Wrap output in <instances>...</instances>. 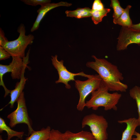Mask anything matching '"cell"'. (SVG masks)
Returning <instances> with one entry per match:
<instances>
[{"label": "cell", "mask_w": 140, "mask_h": 140, "mask_svg": "<svg viewBox=\"0 0 140 140\" xmlns=\"http://www.w3.org/2000/svg\"><path fill=\"white\" fill-rule=\"evenodd\" d=\"M48 140H64L63 133L57 130L51 129Z\"/></svg>", "instance_id": "cell-22"}, {"label": "cell", "mask_w": 140, "mask_h": 140, "mask_svg": "<svg viewBox=\"0 0 140 140\" xmlns=\"http://www.w3.org/2000/svg\"><path fill=\"white\" fill-rule=\"evenodd\" d=\"M110 9L104 8L101 10H93L92 9L91 17L92 20L95 24H97L102 21L103 18L107 15Z\"/></svg>", "instance_id": "cell-18"}, {"label": "cell", "mask_w": 140, "mask_h": 140, "mask_svg": "<svg viewBox=\"0 0 140 140\" xmlns=\"http://www.w3.org/2000/svg\"><path fill=\"white\" fill-rule=\"evenodd\" d=\"M16 102L17 104L16 109L7 116L9 120V125L12 128L19 124H27L28 131V135L29 136L34 130L32 127V121L28 113L24 92L19 97Z\"/></svg>", "instance_id": "cell-5"}, {"label": "cell", "mask_w": 140, "mask_h": 140, "mask_svg": "<svg viewBox=\"0 0 140 140\" xmlns=\"http://www.w3.org/2000/svg\"><path fill=\"white\" fill-rule=\"evenodd\" d=\"M92 57L94 61L87 62L86 66L98 74L109 90L126 92L128 86L121 82L124 77L117 66L104 59L98 58L93 55Z\"/></svg>", "instance_id": "cell-1"}, {"label": "cell", "mask_w": 140, "mask_h": 140, "mask_svg": "<svg viewBox=\"0 0 140 140\" xmlns=\"http://www.w3.org/2000/svg\"><path fill=\"white\" fill-rule=\"evenodd\" d=\"M8 41L7 39L5 37L3 31L0 28V46H3Z\"/></svg>", "instance_id": "cell-25"}, {"label": "cell", "mask_w": 140, "mask_h": 140, "mask_svg": "<svg viewBox=\"0 0 140 140\" xmlns=\"http://www.w3.org/2000/svg\"><path fill=\"white\" fill-rule=\"evenodd\" d=\"M92 9L88 7L78 8L73 10H66L65 13L67 17L81 18L91 17Z\"/></svg>", "instance_id": "cell-16"}, {"label": "cell", "mask_w": 140, "mask_h": 140, "mask_svg": "<svg viewBox=\"0 0 140 140\" xmlns=\"http://www.w3.org/2000/svg\"><path fill=\"white\" fill-rule=\"evenodd\" d=\"M64 140H96L91 132L82 130L76 133L67 130L63 133Z\"/></svg>", "instance_id": "cell-13"}, {"label": "cell", "mask_w": 140, "mask_h": 140, "mask_svg": "<svg viewBox=\"0 0 140 140\" xmlns=\"http://www.w3.org/2000/svg\"><path fill=\"white\" fill-rule=\"evenodd\" d=\"M131 7V6L128 5L124 9V11L121 16L114 23L119 24L122 27H131L133 24L130 17L129 13Z\"/></svg>", "instance_id": "cell-17"}, {"label": "cell", "mask_w": 140, "mask_h": 140, "mask_svg": "<svg viewBox=\"0 0 140 140\" xmlns=\"http://www.w3.org/2000/svg\"><path fill=\"white\" fill-rule=\"evenodd\" d=\"M118 122L120 124L124 123L127 125L125 129L123 132L121 140H132V136L136 129L139 126L138 118H130L128 119L118 120Z\"/></svg>", "instance_id": "cell-11"}, {"label": "cell", "mask_w": 140, "mask_h": 140, "mask_svg": "<svg viewBox=\"0 0 140 140\" xmlns=\"http://www.w3.org/2000/svg\"><path fill=\"white\" fill-rule=\"evenodd\" d=\"M10 54L2 46H0V60H5L11 56Z\"/></svg>", "instance_id": "cell-23"}, {"label": "cell", "mask_w": 140, "mask_h": 140, "mask_svg": "<svg viewBox=\"0 0 140 140\" xmlns=\"http://www.w3.org/2000/svg\"><path fill=\"white\" fill-rule=\"evenodd\" d=\"M134 135H135L136 137L132 138V140H140V133L135 131L134 134Z\"/></svg>", "instance_id": "cell-27"}, {"label": "cell", "mask_w": 140, "mask_h": 140, "mask_svg": "<svg viewBox=\"0 0 140 140\" xmlns=\"http://www.w3.org/2000/svg\"><path fill=\"white\" fill-rule=\"evenodd\" d=\"M104 8L103 4L100 0H95L93 4L92 9L101 10Z\"/></svg>", "instance_id": "cell-24"}, {"label": "cell", "mask_w": 140, "mask_h": 140, "mask_svg": "<svg viewBox=\"0 0 140 140\" xmlns=\"http://www.w3.org/2000/svg\"><path fill=\"white\" fill-rule=\"evenodd\" d=\"M75 81V87L79 95V100L76 108L78 110L82 111L86 107V98L90 93L97 89L100 87L102 80L98 74H95L85 81L77 80Z\"/></svg>", "instance_id": "cell-6"}, {"label": "cell", "mask_w": 140, "mask_h": 140, "mask_svg": "<svg viewBox=\"0 0 140 140\" xmlns=\"http://www.w3.org/2000/svg\"><path fill=\"white\" fill-rule=\"evenodd\" d=\"M109 91L102 81L100 87L91 93L90 99L86 102L85 107L94 110H97L101 107H104L106 111L111 109L117 110L116 106L122 95L117 92L110 93Z\"/></svg>", "instance_id": "cell-2"}, {"label": "cell", "mask_w": 140, "mask_h": 140, "mask_svg": "<svg viewBox=\"0 0 140 140\" xmlns=\"http://www.w3.org/2000/svg\"><path fill=\"white\" fill-rule=\"evenodd\" d=\"M110 6L114 10L113 17V22L114 23L121 15L124 9L121 6L118 0H111Z\"/></svg>", "instance_id": "cell-20"}, {"label": "cell", "mask_w": 140, "mask_h": 140, "mask_svg": "<svg viewBox=\"0 0 140 140\" xmlns=\"http://www.w3.org/2000/svg\"><path fill=\"white\" fill-rule=\"evenodd\" d=\"M72 4L65 2H59L49 3L45 4L39 8L37 10L38 15L36 20L31 29V32H33L37 30L39 27L40 23L46 13L52 9L60 6H69Z\"/></svg>", "instance_id": "cell-10"}, {"label": "cell", "mask_w": 140, "mask_h": 140, "mask_svg": "<svg viewBox=\"0 0 140 140\" xmlns=\"http://www.w3.org/2000/svg\"><path fill=\"white\" fill-rule=\"evenodd\" d=\"M30 49L28 50L26 56L22 59L18 57H12V60L8 65H0V84H4L3 76L6 73L11 72V76L13 79H20L23 70L29 62V60Z\"/></svg>", "instance_id": "cell-7"}, {"label": "cell", "mask_w": 140, "mask_h": 140, "mask_svg": "<svg viewBox=\"0 0 140 140\" xmlns=\"http://www.w3.org/2000/svg\"><path fill=\"white\" fill-rule=\"evenodd\" d=\"M26 68H24L23 70L20 82L16 84L14 89L11 90L10 101L7 105L0 110L1 111L4 107L9 104H10V108H13L14 107V103L16 102L18 99L23 92V90L24 88L26 81L27 80V79L24 76V73Z\"/></svg>", "instance_id": "cell-12"}, {"label": "cell", "mask_w": 140, "mask_h": 140, "mask_svg": "<svg viewBox=\"0 0 140 140\" xmlns=\"http://www.w3.org/2000/svg\"><path fill=\"white\" fill-rule=\"evenodd\" d=\"M22 2L27 5L36 6L38 5L42 6L48 3H51L50 0H21Z\"/></svg>", "instance_id": "cell-21"}, {"label": "cell", "mask_w": 140, "mask_h": 140, "mask_svg": "<svg viewBox=\"0 0 140 140\" xmlns=\"http://www.w3.org/2000/svg\"><path fill=\"white\" fill-rule=\"evenodd\" d=\"M57 57L58 55H55L54 56H52L51 58L52 64L57 69L59 75L58 79L55 81V83H62L65 85V87L67 89H70L71 86L68 82L71 81H75V76H81L88 79L93 76V75L86 74L83 72L76 73L71 72L64 65L63 60H61L59 61Z\"/></svg>", "instance_id": "cell-8"}, {"label": "cell", "mask_w": 140, "mask_h": 140, "mask_svg": "<svg viewBox=\"0 0 140 140\" xmlns=\"http://www.w3.org/2000/svg\"><path fill=\"white\" fill-rule=\"evenodd\" d=\"M108 123L102 115L92 113L84 116L81 122L83 128L89 126L96 140H107L108 138L107 129Z\"/></svg>", "instance_id": "cell-4"}, {"label": "cell", "mask_w": 140, "mask_h": 140, "mask_svg": "<svg viewBox=\"0 0 140 140\" xmlns=\"http://www.w3.org/2000/svg\"><path fill=\"white\" fill-rule=\"evenodd\" d=\"M51 127L47 126L45 128H43L40 130L33 131L30 136L26 138L25 140H48L49 138Z\"/></svg>", "instance_id": "cell-14"}, {"label": "cell", "mask_w": 140, "mask_h": 140, "mask_svg": "<svg viewBox=\"0 0 140 140\" xmlns=\"http://www.w3.org/2000/svg\"><path fill=\"white\" fill-rule=\"evenodd\" d=\"M19 33L18 38L13 41H8L2 47L12 57H18L22 59L25 57V51L29 45L31 44L34 39L32 34L25 35V27L21 24L17 28Z\"/></svg>", "instance_id": "cell-3"}, {"label": "cell", "mask_w": 140, "mask_h": 140, "mask_svg": "<svg viewBox=\"0 0 140 140\" xmlns=\"http://www.w3.org/2000/svg\"><path fill=\"white\" fill-rule=\"evenodd\" d=\"M131 27L135 30L140 31V23L136 24H133Z\"/></svg>", "instance_id": "cell-26"}, {"label": "cell", "mask_w": 140, "mask_h": 140, "mask_svg": "<svg viewBox=\"0 0 140 140\" xmlns=\"http://www.w3.org/2000/svg\"><path fill=\"white\" fill-rule=\"evenodd\" d=\"M117 39L116 49L118 51L126 49L131 44H136L140 46V31L135 30L131 27L122 26Z\"/></svg>", "instance_id": "cell-9"}, {"label": "cell", "mask_w": 140, "mask_h": 140, "mask_svg": "<svg viewBox=\"0 0 140 140\" xmlns=\"http://www.w3.org/2000/svg\"><path fill=\"white\" fill-rule=\"evenodd\" d=\"M0 140H4L3 139L1 135H0Z\"/></svg>", "instance_id": "cell-28"}, {"label": "cell", "mask_w": 140, "mask_h": 140, "mask_svg": "<svg viewBox=\"0 0 140 140\" xmlns=\"http://www.w3.org/2000/svg\"><path fill=\"white\" fill-rule=\"evenodd\" d=\"M4 131L6 132L7 138L6 140H10L14 137H16L20 140L23 139L24 132L23 131H17L13 130L8 126L5 121L2 117H0V132L2 133Z\"/></svg>", "instance_id": "cell-15"}, {"label": "cell", "mask_w": 140, "mask_h": 140, "mask_svg": "<svg viewBox=\"0 0 140 140\" xmlns=\"http://www.w3.org/2000/svg\"><path fill=\"white\" fill-rule=\"evenodd\" d=\"M130 96L135 100L138 109V120L140 127V87L135 86L129 90Z\"/></svg>", "instance_id": "cell-19"}]
</instances>
